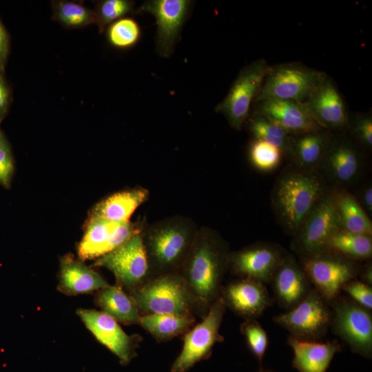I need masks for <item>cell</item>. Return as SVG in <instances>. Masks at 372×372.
<instances>
[{"instance_id": "obj_1", "label": "cell", "mask_w": 372, "mask_h": 372, "mask_svg": "<svg viewBox=\"0 0 372 372\" xmlns=\"http://www.w3.org/2000/svg\"><path fill=\"white\" fill-rule=\"evenodd\" d=\"M229 253L218 233L209 227H199L178 273L192 297L196 315L202 318L220 296Z\"/></svg>"}, {"instance_id": "obj_2", "label": "cell", "mask_w": 372, "mask_h": 372, "mask_svg": "<svg viewBox=\"0 0 372 372\" xmlns=\"http://www.w3.org/2000/svg\"><path fill=\"white\" fill-rule=\"evenodd\" d=\"M198 229L192 218L180 215L145 225L142 237L152 276L179 272Z\"/></svg>"}, {"instance_id": "obj_3", "label": "cell", "mask_w": 372, "mask_h": 372, "mask_svg": "<svg viewBox=\"0 0 372 372\" xmlns=\"http://www.w3.org/2000/svg\"><path fill=\"white\" fill-rule=\"evenodd\" d=\"M320 178L309 172L284 175L273 195L276 212L285 228L296 234L302 223L323 196Z\"/></svg>"}, {"instance_id": "obj_4", "label": "cell", "mask_w": 372, "mask_h": 372, "mask_svg": "<svg viewBox=\"0 0 372 372\" xmlns=\"http://www.w3.org/2000/svg\"><path fill=\"white\" fill-rule=\"evenodd\" d=\"M130 296L141 316L196 315L192 297L179 273L152 276Z\"/></svg>"}, {"instance_id": "obj_5", "label": "cell", "mask_w": 372, "mask_h": 372, "mask_svg": "<svg viewBox=\"0 0 372 372\" xmlns=\"http://www.w3.org/2000/svg\"><path fill=\"white\" fill-rule=\"evenodd\" d=\"M326 77L324 72L299 63L270 66L256 101L280 99L304 103Z\"/></svg>"}, {"instance_id": "obj_6", "label": "cell", "mask_w": 372, "mask_h": 372, "mask_svg": "<svg viewBox=\"0 0 372 372\" xmlns=\"http://www.w3.org/2000/svg\"><path fill=\"white\" fill-rule=\"evenodd\" d=\"M353 261L327 250L302 258L300 266L320 295L326 301H332L338 297L342 287L358 274Z\"/></svg>"}, {"instance_id": "obj_7", "label": "cell", "mask_w": 372, "mask_h": 372, "mask_svg": "<svg viewBox=\"0 0 372 372\" xmlns=\"http://www.w3.org/2000/svg\"><path fill=\"white\" fill-rule=\"evenodd\" d=\"M226 306L220 296L210 307L202 321L185 333L182 350L171 366V372H188L197 362L207 358L223 337L219 329Z\"/></svg>"}, {"instance_id": "obj_8", "label": "cell", "mask_w": 372, "mask_h": 372, "mask_svg": "<svg viewBox=\"0 0 372 372\" xmlns=\"http://www.w3.org/2000/svg\"><path fill=\"white\" fill-rule=\"evenodd\" d=\"M270 66L259 59L240 70L225 98L215 111L225 116L230 126L240 130L246 120L253 99L260 90Z\"/></svg>"}, {"instance_id": "obj_9", "label": "cell", "mask_w": 372, "mask_h": 372, "mask_svg": "<svg viewBox=\"0 0 372 372\" xmlns=\"http://www.w3.org/2000/svg\"><path fill=\"white\" fill-rule=\"evenodd\" d=\"M325 300L313 288L294 308L277 315L273 320L298 339L318 341L331 326L332 313Z\"/></svg>"}, {"instance_id": "obj_10", "label": "cell", "mask_w": 372, "mask_h": 372, "mask_svg": "<svg viewBox=\"0 0 372 372\" xmlns=\"http://www.w3.org/2000/svg\"><path fill=\"white\" fill-rule=\"evenodd\" d=\"M94 266L111 271L119 284L131 293L141 287L152 277L142 231L117 249L99 258Z\"/></svg>"}, {"instance_id": "obj_11", "label": "cell", "mask_w": 372, "mask_h": 372, "mask_svg": "<svg viewBox=\"0 0 372 372\" xmlns=\"http://www.w3.org/2000/svg\"><path fill=\"white\" fill-rule=\"evenodd\" d=\"M342 228L332 197L322 196L302 223L291 248L302 258L327 251L332 235Z\"/></svg>"}, {"instance_id": "obj_12", "label": "cell", "mask_w": 372, "mask_h": 372, "mask_svg": "<svg viewBox=\"0 0 372 372\" xmlns=\"http://www.w3.org/2000/svg\"><path fill=\"white\" fill-rule=\"evenodd\" d=\"M331 324L333 332L353 353L372 356V316L369 309L353 300L341 299L333 307Z\"/></svg>"}, {"instance_id": "obj_13", "label": "cell", "mask_w": 372, "mask_h": 372, "mask_svg": "<svg viewBox=\"0 0 372 372\" xmlns=\"http://www.w3.org/2000/svg\"><path fill=\"white\" fill-rule=\"evenodd\" d=\"M286 255L274 245L258 243L230 252L228 270L240 278L270 282Z\"/></svg>"}, {"instance_id": "obj_14", "label": "cell", "mask_w": 372, "mask_h": 372, "mask_svg": "<svg viewBox=\"0 0 372 372\" xmlns=\"http://www.w3.org/2000/svg\"><path fill=\"white\" fill-rule=\"evenodd\" d=\"M190 5L187 0H152L140 8L156 19V50L160 56L169 57L172 53Z\"/></svg>"}, {"instance_id": "obj_15", "label": "cell", "mask_w": 372, "mask_h": 372, "mask_svg": "<svg viewBox=\"0 0 372 372\" xmlns=\"http://www.w3.org/2000/svg\"><path fill=\"white\" fill-rule=\"evenodd\" d=\"M77 313L98 341L118 358L121 364H127L136 355V340L123 331L114 318L103 311L90 309H79Z\"/></svg>"}, {"instance_id": "obj_16", "label": "cell", "mask_w": 372, "mask_h": 372, "mask_svg": "<svg viewBox=\"0 0 372 372\" xmlns=\"http://www.w3.org/2000/svg\"><path fill=\"white\" fill-rule=\"evenodd\" d=\"M256 114L265 117L289 134H303L324 130L303 103L294 101L268 99L258 101Z\"/></svg>"}, {"instance_id": "obj_17", "label": "cell", "mask_w": 372, "mask_h": 372, "mask_svg": "<svg viewBox=\"0 0 372 372\" xmlns=\"http://www.w3.org/2000/svg\"><path fill=\"white\" fill-rule=\"evenodd\" d=\"M226 308L245 320L256 319L272 304L264 283L240 278L223 287L220 292Z\"/></svg>"}, {"instance_id": "obj_18", "label": "cell", "mask_w": 372, "mask_h": 372, "mask_svg": "<svg viewBox=\"0 0 372 372\" xmlns=\"http://www.w3.org/2000/svg\"><path fill=\"white\" fill-rule=\"evenodd\" d=\"M278 304L287 311L298 305L313 289L294 258L286 255L271 280Z\"/></svg>"}, {"instance_id": "obj_19", "label": "cell", "mask_w": 372, "mask_h": 372, "mask_svg": "<svg viewBox=\"0 0 372 372\" xmlns=\"http://www.w3.org/2000/svg\"><path fill=\"white\" fill-rule=\"evenodd\" d=\"M303 103L324 129L341 130L349 125L343 101L327 76Z\"/></svg>"}, {"instance_id": "obj_20", "label": "cell", "mask_w": 372, "mask_h": 372, "mask_svg": "<svg viewBox=\"0 0 372 372\" xmlns=\"http://www.w3.org/2000/svg\"><path fill=\"white\" fill-rule=\"evenodd\" d=\"M321 163L331 180L339 183H347L358 175L361 158L349 140L337 138L330 140Z\"/></svg>"}, {"instance_id": "obj_21", "label": "cell", "mask_w": 372, "mask_h": 372, "mask_svg": "<svg viewBox=\"0 0 372 372\" xmlns=\"http://www.w3.org/2000/svg\"><path fill=\"white\" fill-rule=\"evenodd\" d=\"M287 342L293 351L292 365L298 372H327L335 354L341 351L336 340L320 342L290 335Z\"/></svg>"}, {"instance_id": "obj_22", "label": "cell", "mask_w": 372, "mask_h": 372, "mask_svg": "<svg viewBox=\"0 0 372 372\" xmlns=\"http://www.w3.org/2000/svg\"><path fill=\"white\" fill-rule=\"evenodd\" d=\"M149 196V190L141 187L116 192L98 203L91 210L90 216L112 223L130 221L134 212Z\"/></svg>"}, {"instance_id": "obj_23", "label": "cell", "mask_w": 372, "mask_h": 372, "mask_svg": "<svg viewBox=\"0 0 372 372\" xmlns=\"http://www.w3.org/2000/svg\"><path fill=\"white\" fill-rule=\"evenodd\" d=\"M105 280L93 269L70 256L61 262L60 287L68 293H85L109 287Z\"/></svg>"}, {"instance_id": "obj_24", "label": "cell", "mask_w": 372, "mask_h": 372, "mask_svg": "<svg viewBox=\"0 0 372 372\" xmlns=\"http://www.w3.org/2000/svg\"><path fill=\"white\" fill-rule=\"evenodd\" d=\"M97 303L102 311L116 320L125 324H140L141 315L132 298L119 286L101 289L97 296Z\"/></svg>"}, {"instance_id": "obj_25", "label": "cell", "mask_w": 372, "mask_h": 372, "mask_svg": "<svg viewBox=\"0 0 372 372\" xmlns=\"http://www.w3.org/2000/svg\"><path fill=\"white\" fill-rule=\"evenodd\" d=\"M194 316L148 314L141 316L140 324L158 342H167L185 333L194 327Z\"/></svg>"}, {"instance_id": "obj_26", "label": "cell", "mask_w": 372, "mask_h": 372, "mask_svg": "<svg viewBox=\"0 0 372 372\" xmlns=\"http://www.w3.org/2000/svg\"><path fill=\"white\" fill-rule=\"evenodd\" d=\"M300 135L291 140L289 154L299 167L309 172L320 164L331 138L322 132Z\"/></svg>"}, {"instance_id": "obj_27", "label": "cell", "mask_w": 372, "mask_h": 372, "mask_svg": "<svg viewBox=\"0 0 372 372\" xmlns=\"http://www.w3.org/2000/svg\"><path fill=\"white\" fill-rule=\"evenodd\" d=\"M116 223L90 217L85 232L78 247L81 259L100 258L106 254L107 246Z\"/></svg>"}, {"instance_id": "obj_28", "label": "cell", "mask_w": 372, "mask_h": 372, "mask_svg": "<svg viewBox=\"0 0 372 372\" xmlns=\"http://www.w3.org/2000/svg\"><path fill=\"white\" fill-rule=\"evenodd\" d=\"M342 228L354 234L371 236L372 223L357 200L347 192L333 198Z\"/></svg>"}, {"instance_id": "obj_29", "label": "cell", "mask_w": 372, "mask_h": 372, "mask_svg": "<svg viewBox=\"0 0 372 372\" xmlns=\"http://www.w3.org/2000/svg\"><path fill=\"white\" fill-rule=\"evenodd\" d=\"M327 250L352 260H367L372 255L371 236L354 234L341 228L330 238Z\"/></svg>"}, {"instance_id": "obj_30", "label": "cell", "mask_w": 372, "mask_h": 372, "mask_svg": "<svg viewBox=\"0 0 372 372\" xmlns=\"http://www.w3.org/2000/svg\"><path fill=\"white\" fill-rule=\"evenodd\" d=\"M52 19L70 28H81L96 23L94 11L82 3L71 1H54Z\"/></svg>"}, {"instance_id": "obj_31", "label": "cell", "mask_w": 372, "mask_h": 372, "mask_svg": "<svg viewBox=\"0 0 372 372\" xmlns=\"http://www.w3.org/2000/svg\"><path fill=\"white\" fill-rule=\"evenodd\" d=\"M249 130L255 139L263 141L289 154L291 142L289 134L265 117L257 114L253 117Z\"/></svg>"}, {"instance_id": "obj_32", "label": "cell", "mask_w": 372, "mask_h": 372, "mask_svg": "<svg viewBox=\"0 0 372 372\" xmlns=\"http://www.w3.org/2000/svg\"><path fill=\"white\" fill-rule=\"evenodd\" d=\"M141 28L132 18L123 17L107 27L108 43L118 49H128L134 46L140 39Z\"/></svg>"}, {"instance_id": "obj_33", "label": "cell", "mask_w": 372, "mask_h": 372, "mask_svg": "<svg viewBox=\"0 0 372 372\" xmlns=\"http://www.w3.org/2000/svg\"><path fill=\"white\" fill-rule=\"evenodd\" d=\"M283 152L279 148L259 139H255L249 147V159L252 165L263 172L276 168Z\"/></svg>"}, {"instance_id": "obj_34", "label": "cell", "mask_w": 372, "mask_h": 372, "mask_svg": "<svg viewBox=\"0 0 372 372\" xmlns=\"http://www.w3.org/2000/svg\"><path fill=\"white\" fill-rule=\"evenodd\" d=\"M134 2L128 0H104L100 1L96 9V24L100 32L112 23L123 18L134 8Z\"/></svg>"}, {"instance_id": "obj_35", "label": "cell", "mask_w": 372, "mask_h": 372, "mask_svg": "<svg viewBox=\"0 0 372 372\" xmlns=\"http://www.w3.org/2000/svg\"><path fill=\"white\" fill-rule=\"evenodd\" d=\"M240 331L249 350L261 363L269 343L265 330L256 319H247L241 324Z\"/></svg>"}, {"instance_id": "obj_36", "label": "cell", "mask_w": 372, "mask_h": 372, "mask_svg": "<svg viewBox=\"0 0 372 372\" xmlns=\"http://www.w3.org/2000/svg\"><path fill=\"white\" fill-rule=\"evenodd\" d=\"M1 124V123H0ZM14 171V163L9 142L0 127V185L9 188Z\"/></svg>"}, {"instance_id": "obj_37", "label": "cell", "mask_w": 372, "mask_h": 372, "mask_svg": "<svg viewBox=\"0 0 372 372\" xmlns=\"http://www.w3.org/2000/svg\"><path fill=\"white\" fill-rule=\"evenodd\" d=\"M355 302L360 306L371 310L372 288L371 285L355 279L347 282L342 289Z\"/></svg>"}, {"instance_id": "obj_38", "label": "cell", "mask_w": 372, "mask_h": 372, "mask_svg": "<svg viewBox=\"0 0 372 372\" xmlns=\"http://www.w3.org/2000/svg\"><path fill=\"white\" fill-rule=\"evenodd\" d=\"M354 136L364 145L372 146V118L370 115L358 116L352 126Z\"/></svg>"}, {"instance_id": "obj_39", "label": "cell", "mask_w": 372, "mask_h": 372, "mask_svg": "<svg viewBox=\"0 0 372 372\" xmlns=\"http://www.w3.org/2000/svg\"><path fill=\"white\" fill-rule=\"evenodd\" d=\"M11 92L5 77V70L0 69V123L8 113Z\"/></svg>"}, {"instance_id": "obj_40", "label": "cell", "mask_w": 372, "mask_h": 372, "mask_svg": "<svg viewBox=\"0 0 372 372\" xmlns=\"http://www.w3.org/2000/svg\"><path fill=\"white\" fill-rule=\"evenodd\" d=\"M10 52L8 33L0 20V69L5 70Z\"/></svg>"}, {"instance_id": "obj_41", "label": "cell", "mask_w": 372, "mask_h": 372, "mask_svg": "<svg viewBox=\"0 0 372 372\" xmlns=\"http://www.w3.org/2000/svg\"><path fill=\"white\" fill-rule=\"evenodd\" d=\"M361 204L362 207L365 209L368 212L372 211V188L371 186H366L361 193Z\"/></svg>"}, {"instance_id": "obj_42", "label": "cell", "mask_w": 372, "mask_h": 372, "mask_svg": "<svg viewBox=\"0 0 372 372\" xmlns=\"http://www.w3.org/2000/svg\"><path fill=\"white\" fill-rule=\"evenodd\" d=\"M361 277L362 282L371 285L372 284V267L371 265H367L364 267L362 272L361 273Z\"/></svg>"}, {"instance_id": "obj_43", "label": "cell", "mask_w": 372, "mask_h": 372, "mask_svg": "<svg viewBox=\"0 0 372 372\" xmlns=\"http://www.w3.org/2000/svg\"><path fill=\"white\" fill-rule=\"evenodd\" d=\"M259 372H273V371H262V370H260Z\"/></svg>"}]
</instances>
